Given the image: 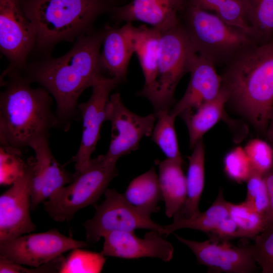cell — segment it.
<instances>
[{
  "mask_svg": "<svg viewBox=\"0 0 273 273\" xmlns=\"http://www.w3.org/2000/svg\"><path fill=\"white\" fill-rule=\"evenodd\" d=\"M104 31L79 36L66 54L25 67L22 74L46 88L55 99L59 128L67 131L78 119V100L103 74L100 47Z\"/></svg>",
  "mask_w": 273,
  "mask_h": 273,
  "instance_id": "obj_1",
  "label": "cell"
},
{
  "mask_svg": "<svg viewBox=\"0 0 273 273\" xmlns=\"http://www.w3.org/2000/svg\"><path fill=\"white\" fill-rule=\"evenodd\" d=\"M0 95L1 146L22 151L34 143L49 139L51 130L59 128L52 110L53 97L42 86L34 88L20 72L3 73Z\"/></svg>",
  "mask_w": 273,
  "mask_h": 273,
  "instance_id": "obj_2",
  "label": "cell"
},
{
  "mask_svg": "<svg viewBox=\"0 0 273 273\" xmlns=\"http://www.w3.org/2000/svg\"><path fill=\"white\" fill-rule=\"evenodd\" d=\"M223 67L228 102L265 135L273 109V37L247 47Z\"/></svg>",
  "mask_w": 273,
  "mask_h": 273,
  "instance_id": "obj_3",
  "label": "cell"
},
{
  "mask_svg": "<svg viewBox=\"0 0 273 273\" xmlns=\"http://www.w3.org/2000/svg\"><path fill=\"white\" fill-rule=\"evenodd\" d=\"M36 32V44L46 49L62 41L73 42L87 33L108 10L107 0H20Z\"/></svg>",
  "mask_w": 273,
  "mask_h": 273,
  "instance_id": "obj_4",
  "label": "cell"
},
{
  "mask_svg": "<svg viewBox=\"0 0 273 273\" xmlns=\"http://www.w3.org/2000/svg\"><path fill=\"white\" fill-rule=\"evenodd\" d=\"M194 51L216 66H224L247 47L260 43L242 29L215 14L187 3L179 15Z\"/></svg>",
  "mask_w": 273,
  "mask_h": 273,
  "instance_id": "obj_5",
  "label": "cell"
},
{
  "mask_svg": "<svg viewBox=\"0 0 273 273\" xmlns=\"http://www.w3.org/2000/svg\"><path fill=\"white\" fill-rule=\"evenodd\" d=\"M74 174L70 184L57 190L43 203L46 212L56 222L69 221L81 209L95 205L118 170L116 163L101 155L92 158Z\"/></svg>",
  "mask_w": 273,
  "mask_h": 273,
  "instance_id": "obj_6",
  "label": "cell"
},
{
  "mask_svg": "<svg viewBox=\"0 0 273 273\" xmlns=\"http://www.w3.org/2000/svg\"><path fill=\"white\" fill-rule=\"evenodd\" d=\"M196 53L178 23L161 31L158 48L157 74L155 86L148 100L154 113L170 110L174 105V94L183 76L189 72Z\"/></svg>",
  "mask_w": 273,
  "mask_h": 273,
  "instance_id": "obj_7",
  "label": "cell"
},
{
  "mask_svg": "<svg viewBox=\"0 0 273 273\" xmlns=\"http://www.w3.org/2000/svg\"><path fill=\"white\" fill-rule=\"evenodd\" d=\"M104 195L100 204L94 205V216L83 223L88 243H96L106 234L114 231L143 229L157 231L163 236V226L153 221L151 215L131 205L123 194L108 188Z\"/></svg>",
  "mask_w": 273,
  "mask_h": 273,
  "instance_id": "obj_8",
  "label": "cell"
},
{
  "mask_svg": "<svg viewBox=\"0 0 273 273\" xmlns=\"http://www.w3.org/2000/svg\"><path fill=\"white\" fill-rule=\"evenodd\" d=\"M88 246L86 241L75 240L54 228L0 242V257L20 264L38 267L68 251Z\"/></svg>",
  "mask_w": 273,
  "mask_h": 273,
  "instance_id": "obj_9",
  "label": "cell"
},
{
  "mask_svg": "<svg viewBox=\"0 0 273 273\" xmlns=\"http://www.w3.org/2000/svg\"><path fill=\"white\" fill-rule=\"evenodd\" d=\"M156 120L154 113L139 115L125 106L119 93L111 94L105 121L110 122L111 136L105 158L116 163L121 156L138 149L143 138L151 136Z\"/></svg>",
  "mask_w": 273,
  "mask_h": 273,
  "instance_id": "obj_10",
  "label": "cell"
},
{
  "mask_svg": "<svg viewBox=\"0 0 273 273\" xmlns=\"http://www.w3.org/2000/svg\"><path fill=\"white\" fill-rule=\"evenodd\" d=\"M36 42V30L20 0H0V49L11 63L4 72L24 69Z\"/></svg>",
  "mask_w": 273,
  "mask_h": 273,
  "instance_id": "obj_11",
  "label": "cell"
},
{
  "mask_svg": "<svg viewBox=\"0 0 273 273\" xmlns=\"http://www.w3.org/2000/svg\"><path fill=\"white\" fill-rule=\"evenodd\" d=\"M26 161L24 173L0 196V242L31 233L36 229L30 215L33 156Z\"/></svg>",
  "mask_w": 273,
  "mask_h": 273,
  "instance_id": "obj_12",
  "label": "cell"
},
{
  "mask_svg": "<svg viewBox=\"0 0 273 273\" xmlns=\"http://www.w3.org/2000/svg\"><path fill=\"white\" fill-rule=\"evenodd\" d=\"M120 82L115 78L102 74L93 84L89 99L78 104L82 132L78 150L71 159L75 163V171L80 170L92 159L100 138L102 125L105 121L106 106L111 93Z\"/></svg>",
  "mask_w": 273,
  "mask_h": 273,
  "instance_id": "obj_13",
  "label": "cell"
},
{
  "mask_svg": "<svg viewBox=\"0 0 273 273\" xmlns=\"http://www.w3.org/2000/svg\"><path fill=\"white\" fill-rule=\"evenodd\" d=\"M174 236L191 249L198 262L207 266L209 271L250 273L256 270V262L247 245L238 247L230 243L228 240L210 237L208 240L197 242L187 240L175 234Z\"/></svg>",
  "mask_w": 273,
  "mask_h": 273,
  "instance_id": "obj_14",
  "label": "cell"
},
{
  "mask_svg": "<svg viewBox=\"0 0 273 273\" xmlns=\"http://www.w3.org/2000/svg\"><path fill=\"white\" fill-rule=\"evenodd\" d=\"M164 237L153 230L147 232L143 238L138 237L134 232H111L103 237L102 252L106 257L128 259L151 257L168 262L173 257L174 249Z\"/></svg>",
  "mask_w": 273,
  "mask_h": 273,
  "instance_id": "obj_15",
  "label": "cell"
},
{
  "mask_svg": "<svg viewBox=\"0 0 273 273\" xmlns=\"http://www.w3.org/2000/svg\"><path fill=\"white\" fill-rule=\"evenodd\" d=\"M34 152L31 180V210H34L58 189L74 179L71 173L54 156L49 139H42L30 147Z\"/></svg>",
  "mask_w": 273,
  "mask_h": 273,
  "instance_id": "obj_16",
  "label": "cell"
},
{
  "mask_svg": "<svg viewBox=\"0 0 273 273\" xmlns=\"http://www.w3.org/2000/svg\"><path fill=\"white\" fill-rule=\"evenodd\" d=\"M187 0H131L111 8L113 18L125 22L140 21L162 31L179 22Z\"/></svg>",
  "mask_w": 273,
  "mask_h": 273,
  "instance_id": "obj_17",
  "label": "cell"
},
{
  "mask_svg": "<svg viewBox=\"0 0 273 273\" xmlns=\"http://www.w3.org/2000/svg\"><path fill=\"white\" fill-rule=\"evenodd\" d=\"M189 73L190 80L184 95L169 111L175 117L213 100L221 88L222 78L215 66L197 54L193 58Z\"/></svg>",
  "mask_w": 273,
  "mask_h": 273,
  "instance_id": "obj_18",
  "label": "cell"
},
{
  "mask_svg": "<svg viewBox=\"0 0 273 273\" xmlns=\"http://www.w3.org/2000/svg\"><path fill=\"white\" fill-rule=\"evenodd\" d=\"M135 31L131 22L104 31L101 52L102 69L121 82L125 79L129 61L135 53Z\"/></svg>",
  "mask_w": 273,
  "mask_h": 273,
  "instance_id": "obj_19",
  "label": "cell"
},
{
  "mask_svg": "<svg viewBox=\"0 0 273 273\" xmlns=\"http://www.w3.org/2000/svg\"><path fill=\"white\" fill-rule=\"evenodd\" d=\"M158 167V181L165 213L169 218L173 217L182 208L187 195L186 177L182 165L183 159L155 160Z\"/></svg>",
  "mask_w": 273,
  "mask_h": 273,
  "instance_id": "obj_20",
  "label": "cell"
},
{
  "mask_svg": "<svg viewBox=\"0 0 273 273\" xmlns=\"http://www.w3.org/2000/svg\"><path fill=\"white\" fill-rule=\"evenodd\" d=\"M161 31L145 25L135 27V53L144 76V85L138 92L147 99L152 94L156 81L159 42Z\"/></svg>",
  "mask_w": 273,
  "mask_h": 273,
  "instance_id": "obj_21",
  "label": "cell"
},
{
  "mask_svg": "<svg viewBox=\"0 0 273 273\" xmlns=\"http://www.w3.org/2000/svg\"><path fill=\"white\" fill-rule=\"evenodd\" d=\"M226 92L221 87L218 96L195 110L185 111L180 116L189 131L190 148L193 149L203 135L226 117L224 105L228 102Z\"/></svg>",
  "mask_w": 273,
  "mask_h": 273,
  "instance_id": "obj_22",
  "label": "cell"
},
{
  "mask_svg": "<svg viewBox=\"0 0 273 273\" xmlns=\"http://www.w3.org/2000/svg\"><path fill=\"white\" fill-rule=\"evenodd\" d=\"M193 150L192 153L188 157L186 198L182 208L174 215L186 218L200 212L199 203L204 186L205 148L202 139L197 143Z\"/></svg>",
  "mask_w": 273,
  "mask_h": 273,
  "instance_id": "obj_23",
  "label": "cell"
},
{
  "mask_svg": "<svg viewBox=\"0 0 273 273\" xmlns=\"http://www.w3.org/2000/svg\"><path fill=\"white\" fill-rule=\"evenodd\" d=\"M229 216L228 202L224 200L222 190L220 189L215 200L204 212L188 218L174 215L171 223L163 226V236L167 237L174 231L183 228L202 231L210 236Z\"/></svg>",
  "mask_w": 273,
  "mask_h": 273,
  "instance_id": "obj_24",
  "label": "cell"
},
{
  "mask_svg": "<svg viewBox=\"0 0 273 273\" xmlns=\"http://www.w3.org/2000/svg\"><path fill=\"white\" fill-rule=\"evenodd\" d=\"M123 195L131 205L150 215L159 211L158 203L163 198L154 167L134 178Z\"/></svg>",
  "mask_w": 273,
  "mask_h": 273,
  "instance_id": "obj_25",
  "label": "cell"
},
{
  "mask_svg": "<svg viewBox=\"0 0 273 273\" xmlns=\"http://www.w3.org/2000/svg\"><path fill=\"white\" fill-rule=\"evenodd\" d=\"M187 3L215 14L254 37L247 20V0H187Z\"/></svg>",
  "mask_w": 273,
  "mask_h": 273,
  "instance_id": "obj_26",
  "label": "cell"
},
{
  "mask_svg": "<svg viewBox=\"0 0 273 273\" xmlns=\"http://www.w3.org/2000/svg\"><path fill=\"white\" fill-rule=\"evenodd\" d=\"M169 111L162 110L154 113L156 121L151 135L152 140L167 158L181 159L174 127L176 117L171 115Z\"/></svg>",
  "mask_w": 273,
  "mask_h": 273,
  "instance_id": "obj_27",
  "label": "cell"
},
{
  "mask_svg": "<svg viewBox=\"0 0 273 273\" xmlns=\"http://www.w3.org/2000/svg\"><path fill=\"white\" fill-rule=\"evenodd\" d=\"M247 17L253 34L259 42L273 37V0H247Z\"/></svg>",
  "mask_w": 273,
  "mask_h": 273,
  "instance_id": "obj_28",
  "label": "cell"
},
{
  "mask_svg": "<svg viewBox=\"0 0 273 273\" xmlns=\"http://www.w3.org/2000/svg\"><path fill=\"white\" fill-rule=\"evenodd\" d=\"M230 217L237 224L241 238L254 239L267 226L265 215L255 210L246 201L239 204L228 202Z\"/></svg>",
  "mask_w": 273,
  "mask_h": 273,
  "instance_id": "obj_29",
  "label": "cell"
},
{
  "mask_svg": "<svg viewBox=\"0 0 273 273\" xmlns=\"http://www.w3.org/2000/svg\"><path fill=\"white\" fill-rule=\"evenodd\" d=\"M105 262L106 256L102 251L96 252L77 248L71 250L65 258L59 273H99Z\"/></svg>",
  "mask_w": 273,
  "mask_h": 273,
  "instance_id": "obj_30",
  "label": "cell"
},
{
  "mask_svg": "<svg viewBox=\"0 0 273 273\" xmlns=\"http://www.w3.org/2000/svg\"><path fill=\"white\" fill-rule=\"evenodd\" d=\"M27 161L22 158V151L1 146L0 184L12 185L24 172Z\"/></svg>",
  "mask_w": 273,
  "mask_h": 273,
  "instance_id": "obj_31",
  "label": "cell"
},
{
  "mask_svg": "<svg viewBox=\"0 0 273 273\" xmlns=\"http://www.w3.org/2000/svg\"><path fill=\"white\" fill-rule=\"evenodd\" d=\"M253 244L247 245L253 258L262 273H273V224H270L254 238Z\"/></svg>",
  "mask_w": 273,
  "mask_h": 273,
  "instance_id": "obj_32",
  "label": "cell"
},
{
  "mask_svg": "<svg viewBox=\"0 0 273 273\" xmlns=\"http://www.w3.org/2000/svg\"><path fill=\"white\" fill-rule=\"evenodd\" d=\"M223 167L226 175L238 183L246 181L252 171L249 159L244 149L240 146L226 154Z\"/></svg>",
  "mask_w": 273,
  "mask_h": 273,
  "instance_id": "obj_33",
  "label": "cell"
},
{
  "mask_svg": "<svg viewBox=\"0 0 273 273\" xmlns=\"http://www.w3.org/2000/svg\"><path fill=\"white\" fill-rule=\"evenodd\" d=\"M252 170L264 175L273 166V148L259 139L250 140L244 147Z\"/></svg>",
  "mask_w": 273,
  "mask_h": 273,
  "instance_id": "obj_34",
  "label": "cell"
},
{
  "mask_svg": "<svg viewBox=\"0 0 273 273\" xmlns=\"http://www.w3.org/2000/svg\"><path fill=\"white\" fill-rule=\"evenodd\" d=\"M246 182L247 195L245 201L255 210L265 215L267 219L269 200L263 175L252 170Z\"/></svg>",
  "mask_w": 273,
  "mask_h": 273,
  "instance_id": "obj_35",
  "label": "cell"
},
{
  "mask_svg": "<svg viewBox=\"0 0 273 273\" xmlns=\"http://www.w3.org/2000/svg\"><path fill=\"white\" fill-rule=\"evenodd\" d=\"M65 257L62 255L38 267H24L0 257L1 273H50L59 272Z\"/></svg>",
  "mask_w": 273,
  "mask_h": 273,
  "instance_id": "obj_36",
  "label": "cell"
},
{
  "mask_svg": "<svg viewBox=\"0 0 273 273\" xmlns=\"http://www.w3.org/2000/svg\"><path fill=\"white\" fill-rule=\"evenodd\" d=\"M209 237L219 240H229L241 237V235L237 224L229 216L219 224L215 232Z\"/></svg>",
  "mask_w": 273,
  "mask_h": 273,
  "instance_id": "obj_37",
  "label": "cell"
},
{
  "mask_svg": "<svg viewBox=\"0 0 273 273\" xmlns=\"http://www.w3.org/2000/svg\"><path fill=\"white\" fill-rule=\"evenodd\" d=\"M263 176L267 187L269 200V207L267 215L268 226L273 224V166Z\"/></svg>",
  "mask_w": 273,
  "mask_h": 273,
  "instance_id": "obj_38",
  "label": "cell"
},
{
  "mask_svg": "<svg viewBox=\"0 0 273 273\" xmlns=\"http://www.w3.org/2000/svg\"><path fill=\"white\" fill-rule=\"evenodd\" d=\"M269 144L273 148V109L271 112L266 134Z\"/></svg>",
  "mask_w": 273,
  "mask_h": 273,
  "instance_id": "obj_39",
  "label": "cell"
},
{
  "mask_svg": "<svg viewBox=\"0 0 273 273\" xmlns=\"http://www.w3.org/2000/svg\"><path fill=\"white\" fill-rule=\"evenodd\" d=\"M109 3L112 0H107Z\"/></svg>",
  "mask_w": 273,
  "mask_h": 273,
  "instance_id": "obj_40",
  "label": "cell"
}]
</instances>
